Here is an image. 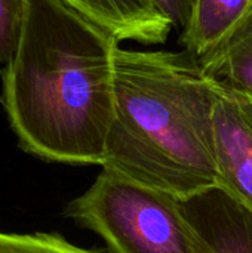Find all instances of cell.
Listing matches in <instances>:
<instances>
[{"instance_id": "cell-1", "label": "cell", "mask_w": 252, "mask_h": 253, "mask_svg": "<svg viewBox=\"0 0 252 253\" xmlns=\"http://www.w3.org/2000/svg\"><path fill=\"white\" fill-rule=\"evenodd\" d=\"M1 104L27 153L48 162L104 165L114 122L119 40L62 0H25Z\"/></svg>"}, {"instance_id": "cell-2", "label": "cell", "mask_w": 252, "mask_h": 253, "mask_svg": "<svg viewBox=\"0 0 252 253\" xmlns=\"http://www.w3.org/2000/svg\"><path fill=\"white\" fill-rule=\"evenodd\" d=\"M102 168L181 200L218 185L214 80L190 53L117 47Z\"/></svg>"}, {"instance_id": "cell-3", "label": "cell", "mask_w": 252, "mask_h": 253, "mask_svg": "<svg viewBox=\"0 0 252 253\" xmlns=\"http://www.w3.org/2000/svg\"><path fill=\"white\" fill-rule=\"evenodd\" d=\"M65 213L111 253H193L181 199L107 168Z\"/></svg>"}, {"instance_id": "cell-4", "label": "cell", "mask_w": 252, "mask_h": 253, "mask_svg": "<svg viewBox=\"0 0 252 253\" xmlns=\"http://www.w3.org/2000/svg\"><path fill=\"white\" fill-rule=\"evenodd\" d=\"M214 92L218 187L252 209V96L217 80Z\"/></svg>"}, {"instance_id": "cell-5", "label": "cell", "mask_w": 252, "mask_h": 253, "mask_svg": "<svg viewBox=\"0 0 252 253\" xmlns=\"http://www.w3.org/2000/svg\"><path fill=\"white\" fill-rule=\"evenodd\" d=\"M193 253H252V209L215 185L181 200Z\"/></svg>"}, {"instance_id": "cell-6", "label": "cell", "mask_w": 252, "mask_h": 253, "mask_svg": "<svg viewBox=\"0 0 252 253\" xmlns=\"http://www.w3.org/2000/svg\"><path fill=\"white\" fill-rule=\"evenodd\" d=\"M119 42L163 44L172 24L151 0H62Z\"/></svg>"}, {"instance_id": "cell-7", "label": "cell", "mask_w": 252, "mask_h": 253, "mask_svg": "<svg viewBox=\"0 0 252 253\" xmlns=\"http://www.w3.org/2000/svg\"><path fill=\"white\" fill-rule=\"evenodd\" d=\"M252 16V0H193L181 42L196 61L226 44Z\"/></svg>"}, {"instance_id": "cell-8", "label": "cell", "mask_w": 252, "mask_h": 253, "mask_svg": "<svg viewBox=\"0 0 252 253\" xmlns=\"http://www.w3.org/2000/svg\"><path fill=\"white\" fill-rule=\"evenodd\" d=\"M198 62L208 77L252 96V16L226 44Z\"/></svg>"}, {"instance_id": "cell-9", "label": "cell", "mask_w": 252, "mask_h": 253, "mask_svg": "<svg viewBox=\"0 0 252 253\" xmlns=\"http://www.w3.org/2000/svg\"><path fill=\"white\" fill-rule=\"evenodd\" d=\"M0 253H97L80 249L58 234H3Z\"/></svg>"}, {"instance_id": "cell-10", "label": "cell", "mask_w": 252, "mask_h": 253, "mask_svg": "<svg viewBox=\"0 0 252 253\" xmlns=\"http://www.w3.org/2000/svg\"><path fill=\"white\" fill-rule=\"evenodd\" d=\"M25 0H0V62L9 64L18 50L24 22Z\"/></svg>"}, {"instance_id": "cell-11", "label": "cell", "mask_w": 252, "mask_h": 253, "mask_svg": "<svg viewBox=\"0 0 252 253\" xmlns=\"http://www.w3.org/2000/svg\"><path fill=\"white\" fill-rule=\"evenodd\" d=\"M151 1L157 7V10L169 19L172 28L181 33L186 30L192 16L193 0H151Z\"/></svg>"}]
</instances>
